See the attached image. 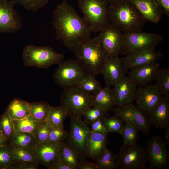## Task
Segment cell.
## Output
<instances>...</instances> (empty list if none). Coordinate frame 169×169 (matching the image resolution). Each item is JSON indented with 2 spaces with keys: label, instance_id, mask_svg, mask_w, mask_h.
I'll return each instance as SVG.
<instances>
[{
  "label": "cell",
  "instance_id": "cell-38",
  "mask_svg": "<svg viewBox=\"0 0 169 169\" xmlns=\"http://www.w3.org/2000/svg\"><path fill=\"white\" fill-rule=\"evenodd\" d=\"M106 126L109 132L120 134L124 125L122 120L114 115L113 116H105L101 119Z\"/></svg>",
  "mask_w": 169,
  "mask_h": 169
},
{
  "label": "cell",
  "instance_id": "cell-32",
  "mask_svg": "<svg viewBox=\"0 0 169 169\" xmlns=\"http://www.w3.org/2000/svg\"><path fill=\"white\" fill-rule=\"evenodd\" d=\"M67 112L63 105L59 106H50L48 116V120L51 125H63Z\"/></svg>",
  "mask_w": 169,
  "mask_h": 169
},
{
  "label": "cell",
  "instance_id": "cell-36",
  "mask_svg": "<svg viewBox=\"0 0 169 169\" xmlns=\"http://www.w3.org/2000/svg\"><path fill=\"white\" fill-rule=\"evenodd\" d=\"M0 131L8 141L15 132L13 121L6 111L0 117Z\"/></svg>",
  "mask_w": 169,
  "mask_h": 169
},
{
  "label": "cell",
  "instance_id": "cell-16",
  "mask_svg": "<svg viewBox=\"0 0 169 169\" xmlns=\"http://www.w3.org/2000/svg\"><path fill=\"white\" fill-rule=\"evenodd\" d=\"M126 71L121 58L118 56L106 57L100 71L104 77L105 86H113L125 76Z\"/></svg>",
  "mask_w": 169,
  "mask_h": 169
},
{
  "label": "cell",
  "instance_id": "cell-4",
  "mask_svg": "<svg viewBox=\"0 0 169 169\" xmlns=\"http://www.w3.org/2000/svg\"><path fill=\"white\" fill-rule=\"evenodd\" d=\"M93 96V94L85 92L78 86H74L64 89L61 103L70 118H81L92 106Z\"/></svg>",
  "mask_w": 169,
  "mask_h": 169
},
{
  "label": "cell",
  "instance_id": "cell-24",
  "mask_svg": "<svg viewBox=\"0 0 169 169\" xmlns=\"http://www.w3.org/2000/svg\"><path fill=\"white\" fill-rule=\"evenodd\" d=\"M92 106L98 107L106 112L114 110L116 101L113 89L105 86L93 95Z\"/></svg>",
  "mask_w": 169,
  "mask_h": 169
},
{
  "label": "cell",
  "instance_id": "cell-12",
  "mask_svg": "<svg viewBox=\"0 0 169 169\" xmlns=\"http://www.w3.org/2000/svg\"><path fill=\"white\" fill-rule=\"evenodd\" d=\"M145 149L150 169H162L168 167L169 152L166 143L161 137L155 136L149 139Z\"/></svg>",
  "mask_w": 169,
  "mask_h": 169
},
{
  "label": "cell",
  "instance_id": "cell-40",
  "mask_svg": "<svg viewBox=\"0 0 169 169\" xmlns=\"http://www.w3.org/2000/svg\"><path fill=\"white\" fill-rule=\"evenodd\" d=\"M15 4L22 5L25 9L33 12L44 7L49 0H11Z\"/></svg>",
  "mask_w": 169,
  "mask_h": 169
},
{
  "label": "cell",
  "instance_id": "cell-28",
  "mask_svg": "<svg viewBox=\"0 0 169 169\" xmlns=\"http://www.w3.org/2000/svg\"><path fill=\"white\" fill-rule=\"evenodd\" d=\"M59 159L70 166L72 169H78L80 161L76 152L70 148L64 141L60 147Z\"/></svg>",
  "mask_w": 169,
  "mask_h": 169
},
{
  "label": "cell",
  "instance_id": "cell-13",
  "mask_svg": "<svg viewBox=\"0 0 169 169\" xmlns=\"http://www.w3.org/2000/svg\"><path fill=\"white\" fill-rule=\"evenodd\" d=\"M98 35L102 48L106 57L118 56L123 52V33L110 23Z\"/></svg>",
  "mask_w": 169,
  "mask_h": 169
},
{
  "label": "cell",
  "instance_id": "cell-43",
  "mask_svg": "<svg viewBox=\"0 0 169 169\" xmlns=\"http://www.w3.org/2000/svg\"><path fill=\"white\" fill-rule=\"evenodd\" d=\"M38 164L36 162H23L16 161L9 169H36Z\"/></svg>",
  "mask_w": 169,
  "mask_h": 169
},
{
  "label": "cell",
  "instance_id": "cell-11",
  "mask_svg": "<svg viewBox=\"0 0 169 169\" xmlns=\"http://www.w3.org/2000/svg\"><path fill=\"white\" fill-rule=\"evenodd\" d=\"M114 115L124 122L134 126L139 131L148 135L151 130V124L148 116L136 105L131 103L114 110Z\"/></svg>",
  "mask_w": 169,
  "mask_h": 169
},
{
  "label": "cell",
  "instance_id": "cell-10",
  "mask_svg": "<svg viewBox=\"0 0 169 169\" xmlns=\"http://www.w3.org/2000/svg\"><path fill=\"white\" fill-rule=\"evenodd\" d=\"M70 118L69 130L65 139L66 143L76 152L80 161L85 160L87 156L86 140L90 129L81 118Z\"/></svg>",
  "mask_w": 169,
  "mask_h": 169
},
{
  "label": "cell",
  "instance_id": "cell-30",
  "mask_svg": "<svg viewBox=\"0 0 169 169\" xmlns=\"http://www.w3.org/2000/svg\"><path fill=\"white\" fill-rule=\"evenodd\" d=\"M155 85L161 94L169 96V67L159 69L156 76Z\"/></svg>",
  "mask_w": 169,
  "mask_h": 169
},
{
  "label": "cell",
  "instance_id": "cell-19",
  "mask_svg": "<svg viewBox=\"0 0 169 169\" xmlns=\"http://www.w3.org/2000/svg\"><path fill=\"white\" fill-rule=\"evenodd\" d=\"M163 56L160 51L149 49L126 54L121 59L127 72L128 70L136 67L156 62Z\"/></svg>",
  "mask_w": 169,
  "mask_h": 169
},
{
  "label": "cell",
  "instance_id": "cell-50",
  "mask_svg": "<svg viewBox=\"0 0 169 169\" xmlns=\"http://www.w3.org/2000/svg\"><path fill=\"white\" fill-rule=\"evenodd\" d=\"M105 2L107 4H109L111 2H112L115 0H104Z\"/></svg>",
  "mask_w": 169,
  "mask_h": 169
},
{
  "label": "cell",
  "instance_id": "cell-6",
  "mask_svg": "<svg viewBox=\"0 0 169 169\" xmlns=\"http://www.w3.org/2000/svg\"><path fill=\"white\" fill-rule=\"evenodd\" d=\"M22 57L25 66L43 68L59 64L64 58L63 54L56 52L50 47L33 44L27 45L24 47Z\"/></svg>",
  "mask_w": 169,
  "mask_h": 169
},
{
  "label": "cell",
  "instance_id": "cell-33",
  "mask_svg": "<svg viewBox=\"0 0 169 169\" xmlns=\"http://www.w3.org/2000/svg\"><path fill=\"white\" fill-rule=\"evenodd\" d=\"M116 160V155L106 148L95 163L98 169H116L118 168Z\"/></svg>",
  "mask_w": 169,
  "mask_h": 169
},
{
  "label": "cell",
  "instance_id": "cell-7",
  "mask_svg": "<svg viewBox=\"0 0 169 169\" xmlns=\"http://www.w3.org/2000/svg\"><path fill=\"white\" fill-rule=\"evenodd\" d=\"M53 74L55 83L64 89L78 86L88 74L76 59H68L59 64Z\"/></svg>",
  "mask_w": 169,
  "mask_h": 169
},
{
  "label": "cell",
  "instance_id": "cell-35",
  "mask_svg": "<svg viewBox=\"0 0 169 169\" xmlns=\"http://www.w3.org/2000/svg\"><path fill=\"white\" fill-rule=\"evenodd\" d=\"M95 76L88 74L78 86L87 93L93 95L95 94L102 88Z\"/></svg>",
  "mask_w": 169,
  "mask_h": 169
},
{
  "label": "cell",
  "instance_id": "cell-1",
  "mask_svg": "<svg viewBox=\"0 0 169 169\" xmlns=\"http://www.w3.org/2000/svg\"><path fill=\"white\" fill-rule=\"evenodd\" d=\"M52 23L57 39L72 51L81 41L90 38L92 31L83 18L80 17L66 0L56 6Z\"/></svg>",
  "mask_w": 169,
  "mask_h": 169
},
{
  "label": "cell",
  "instance_id": "cell-5",
  "mask_svg": "<svg viewBox=\"0 0 169 169\" xmlns=\"http://www.w3.org/2000/svg\"><path fill=\"white\" fill-rule=\"evenodd\" d=\"M77 3L92 32H100L110 23L108 4L104 0H78Z\"/></svg>",
  "mask_w": 169,
  "mask_h": 169
},
{
  "label": "cell",
  "instance_id": "cell-8",
  "mask_svg": "<svg viewBox=\"0 0 169 169\" xmlns=\"http://www.w3.org/2000/svg\"><path fill=\"white\" fill-rule=\"evenodd\" d=\"M161 35L141 31L123 33V52L125 54L155 49L163 40Z\"/></svg>",
  "mask_w": 169,
  "mask_h": 169
},
{
  "label": "cell",
  "instance_id": "cell-9",
  "mask_svg": "<svg viewBox=\"0 0 169 169\" xmlns=\"http://www.w3.org/2000/svg\"><path fill=\"white\" fill-rule=\"evenodd\" d=\"M118 167L121 169H147L145 148L134 144H123L116 155Z\"/></svg>",
  "mask_w": 169,
  "mask_h": 169
},
{
  "label": "cell",
  "instance_id": "cell-46",
  "mask_svg": "<svg viewBox=\"0 0 169 169\" xmlns=\"http://www.w3.org/2000/svg\"><path fill=\"white\" fill-rule=\"evenodd\" d=\"M78 169H98V168L95 162L84 160L80 161Z\"/></svg>",
  "mask_w": 169,
  "mask_h": 169
},
{
  "label": "cell",
  "instance_id": "cell-27",
  "mask_svg": "<svg viewBox=\"0 0 169 169\" xmlns=\"http://www.w3.org/2000/svg\"><path fill=\"white\" fill-rule=\"evenodd\" d=\"M13 121L16 132L30 133L34 135L43 123L38 121L30 114L21 120Z\"/></svg>",
  "mask_w": 169,
  "mask_h": 169
},
{
  "label": "cell",
  "instance_id": "cell-34",
  "mask_svg": "<svg viewBox=\"0 0 169 169\" xmlns=\"http://www.w3.org/2000/svg\"><path fill=\"white\" fill-rule=\"evenodd\" d=\"M125 122V125L120 133L123 139V144H136L139 137V131L131 124Z\"/></svg>",
  "mask_w": 169,
  "mask_h": 169
},
{
  "label": "cell",
  "instance_id": "cell-45",
  "mask_svg": "<svg viewBox=\"0 0 169 169\" xmlns=\"http://www.w3.org/2000/svg\"><path fill=\"white\" fill-rule=\"evenodd\" d=\"M163 14L169 16V0H154Z\"/></svg>",
  "mask_w": 169,
  "mask_h": 169
},
{
  "label": "cell",
  "instance_id": "cell-23",
  "mask_svg": "<svg viewBox=\"0 0 169 169\" xmlns=\"http://www.w3.org/2000/svg\"><path fill=\"white\" fill-rule=\"evenodd\" d=\"M147 21L156 23L160 20L163 13L154 0H130Z\"/></svg>",
  "mask_w": 169,
  "mask_h": 169
},
{
  "label": "cell",
  "instance_id": "cell-39",
  "mask_svg": "<svg viewBox=\"0 0 169 169\" xmlns=\"http://www.w3.org/2000/svg\"><path fill=\"white\" fill-rule=\"evenodd\" d=\"M68 132L64 129L63 125H50L49 141L55 143H60L65 140Z\"/></svg>",
  "mask_w": 169,
  "mask_h": 169
},
{
  "label": "cell",
  "instance_id": "cell-25",
  "mask_svg": "<svg viewBox=\"0 0 169 169\" xmlns=\"http://www.w3.org/2000/svg\"><path fill=\"white\" fill-rule=\"evenodd\" d=\"M13 120L23 119L30 115L29 103L18 98H14L6 110Z\"/></svg>",
  "mask_w": 169,
  "mask_h": 169
},
{
  "label": "cell",
  "instance_id": "cell-20",
  "mask_svg": "<svg viewBox=\"0 0 169 169\" xmlns=\"http://www.w3.org/2000/svg\"><path fill=\"white\" fill-rule=\"evenodd\" d=\"M62 142L55 143L48 141L38 144L34 151L38 164L49 169L59 159V152Z\"/></svg>",
  "mask_w": 169,
  "mask_h": 169
},
{
  "label": "cell",
  "instance_id": "cell-47",
  "mask_svg": "<svg viewBox=\"0 0 169 169\" xmlns=\"http://www.w3.org/2000/svg\"><path fill=\"white\" fill-rule=\"evenodd\" d=\"M49 169H72L66 163L59 159L50 167Z\"/></svg>",
  "mask_w": 169,
  "mask_h": 169
},
{
  "label": "cell",
  "instance_id": "cell-48",
  "mask_svg": "<svg viewBox=\"0 0 169 169\" xmlns=\"http://www.w3.org/2000/svg\"><path fill=\"white\" fill-rule=\"evenodd\" d=\"M8 144V140L0 131V146L7 145Z\"/></svg>",
  "mask_w": 169,
  "mask_h": 169
},
{
  "label": "cell",
  "instance_id": "cell-22",
  "mask_svg": "<svg viewBox=\"0 0 169 169\" xmlns=\"http://www.w3.org/2000/svg\"><path fill=\"white\" fill-rule=\"evenodd\" d=\"M147 116L151 124L157 128L166 129L169 126V96H163Z\"/></svg>",
  "mask_w": 169,
  "mask_h": 169
},
{
  "label": "cell",
  "instance_id": "cell-18",
  "mask_svg": "<svg viewBox=\"0 0 169 169\" xmlns=\"http://www.w3.org/2000/svg\"><path fill=\"white\" fill-rule=\"evenodd\" d=\"M160 69V64L156 62L136 67L130 69L128 76L137 85L142 87L154 80Z\"/></svg>",
  "mask_w": 169,
  "mask_h": 169
},
{
  "label": "cell",
  "instance_id": "cell-3",
  "mask_svg": "<svg viewBox=\"0 0 169 169\" xmlns=\"http://www.w3.org/2000/svg\"><path fill=\"white\" fill-rule=\"evenodd\" d=\"M73 52L76 59L88 74L96 76L100 73L106 56L98 36L87 38L79 43Z\"/></svg>",
  "mask_w": 169,
  "mask_h": 169
},
{
  "label": "cell",
  "instance_id": "cell-37",
  "mask_svg": "<svg viewBox=\"0 0 169 169\" xmlns=\"http://www.w3.org/2000/svg\"><path fill=\"white\" fill-rule=\"evenodd\" d=\"M16 161L12 151L8 145L0 146V168L9 169Z\"/></svg>",
  "mask_w": 169,
  "mask_h": 169
},
{
  "label": "cell",
  "instance_id": "cell-31",
  "mask_svg": "<svg viewBox=\"0 0 169 169\" xmlns=\"http://www.w3.org/2000/svg\"><path fill=\"white\" fill-rule=\"evenodd\" d=\"M8 145L12 151L16 161L38 162L36 160L34 150L27 148Z\"/></svg>",
  "mask_w": 169,
  "mask_h": 169
},
{
  "label": "cell",
  "instance_id": "cell-49",
  "mask_svg": "<svg viewBox=\"0 0 169 169\" xmlns=\"http://www.w3.org/2000/svg\"><path fill=\"white\" fill-rule=\"evenodd\" d=\"M165 132L164 137L166 140L167 143H169V126L167 127L166 129Z\"/></svg>",
  "mask_w": 169,
  "mask_h": 169
},
{
  "label": "cell",
  "instance_id": "cell-29",
  "mask_svg": "<svg viewBox=\"0 0 169 169\" xmlns=\"http://www.w3.org/2000/svg\"><path fill=\"white\" fill-rule=\"evenodd\" d=\"M29 104L30 115L41 123L48 120L51 106L48 103L41 101Z\"/></svg>",
  "mask_w": 169,
  "mask_h": 169
},
{
  "label": "cell",
  "instance_id": "cell-41",
  "mask_svg": "<svg viewBox=\"0 0 169 169\" xmlns=\"http://www.w3.org/2000/svg\"><path fill=\"white\" fill-rule=\"evenodd\" d=\"M108 112L95 106H92L89 109L84 113L83 116V121L87 125H90L94 121L102 119L107 116Z\"/></svg>",
  "mask_w": 169,
  "mask_h": 169
},
{
  "label": "cell",
  "instance_id": "cell-14",
  "mask_svg": "<svg viewBox=\"0 0 169 169\" xmlns=\"http://www.w3.org/2000/svg\"><path fill=\"white\" fill-rule=\"evenodd\" d=\"M11 0H0V33H13L22 26L21 18Z\"/></svg>",
  "mask_w": 169,
  "mask_h": 169
},
{
  "label": "cell",
  "instance_id": "cell-15",
  "mask_svg": "<svg viewBox=\"0 0 169 169\" xmlns=\"http://www.w3.org/2000/svg\"><path fill=\"white\" fill-rule=\"evenodd\" d=\"M162 97L155 84H150L137 89L134 101L137 106L148 115Z\"/></svg>",
  "mask_w": 169,
  "mask_h": 169
},
{
  "label": "cell",
  "instance_id": "cell-2",
  "mask_svg": "<svg viewBox=\"0 0 169 169\" xmlns=\"http://www.w3.org/2000/svg\"><path fill=\"white\" fill-rule=\"evenodd\" d=\"M108 6L110 22L123 33L142 30L146 21L130 0H115Z\"/></svg>",
  "mask_w": 169,
  "mask_h": 169
},
{
  "label": "cell",
  "instance_id": "cell-21",
  "mask_svg": "<svg viewBox=\"0 0 169 169\" xmlns=\"http://www.w3.org/2000/svg\"><path fill=\"white\" fill-rule=\"evenodd\" d=\"M107 134L90 131L86 140L87 156L95 161L107 148Z\"/></svg>",
  "mask_w": 169,
  "mask_h": 169
},
{
  "label": "cell",
  "instance_id": "cell-42",
  "mask_svg": "<svg viewBox=\"0 0 169 169\" xmlns=\"http://www.w3.org/2000/svg\"><path fill=\"white\" fill-rule=\"evenodd\" d=\"M50 128L48 119L42 124L34 135L38 144L48 141Z\"/></svg>",
  "mask_w": 169,
  "mask_h": 169
},
{
  "label": "cell",
  "instance_id": "cell-44",
  "mask_svg": "<svg viewBox=\"0 0 169 169\" xmlns=\"http://www.w3.org/2000/svg\"><path fill=\"white\" fill-rule=\"evenodd\" d=\"M90 125L91 126V131L106 134H108L109 132L106 126L101 119L94 121Z\"/></svg>",
  "mask_w": 169,
  "mask_h": 169
},
{
  "label": "cell",
  "instance_id": "cell-17",
  "mask_svg": "<svg viewBox=\"0 0 169 169\" xmlns=\"http://www.w3.org/2000/svg\"><path fill=\"white\" fill-rule=\"evenodd\" d=\"M113 86L112 89L116 107H120L134 101L137 86L128 76H125Z\"/></svg>",
  "mask_w": 169,
  "mask_h": 169
},
{
  "label": "cell",
  "instance_id": "cell-26",
  "mask_svg": "<svg viewBox=\"0 0 169 169\" xmlns=\"http://www.w3.org/2000/svg\"><path fill=\"white\" fill-rule=\"evenodd\" d=\"M38 144L33 134L20 132H15L8 141V145L27 148L34 150Z\"/></svg>",
  "mask_w": 169,
  "mask_h": 169
}]
</instances>
